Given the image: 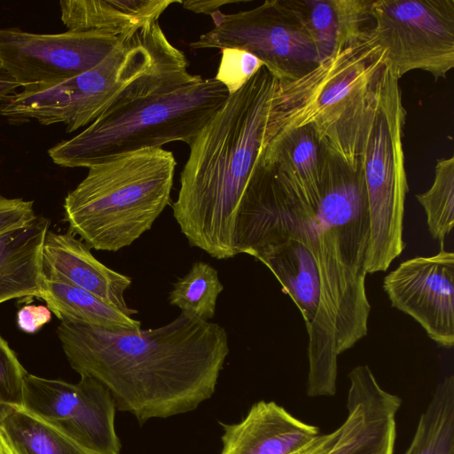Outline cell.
Returning <instances> with one entry per match:
<instances>
[{
	"mask_svg": "<svg viewBox=\"0 0 454 454\" xmlns=\"http://www.w3.org/2000/svg\"><path fill=\"white\" fill-rule=\"evenodd\" d=\"M214 27L193 50L236 48L258 58L278 80L294 79L319 62L316 45L288 0H267L250 10L210 14Z\"/></svg>",
	"mask_w": 454,
	"mask_h": 454,
	"instance_id": "cell-10",
	"label": "cell"
},
{
	"mask_svg": "<svg viewBox=\"0 0 454 454\" xmlns=\"http://www.w3.org/2000/svg\"><path fill=\"white\" fill-rule=\"evenodd\" d=\"M406 110L399 79L384 65L364 110L358 147L370 215V239L364 268L386 271L406 245L403 238L409 191L404 164Z\"/></svg>",
	"mask_w": 454,
	"mask_h": 454,
	"instance_id": "cell-7",
	"label": "cell"
},
{
	"mask_svg": "<svg viewBox=\"0 0 454 454\" xmlns=\"http://www.w3.org/2000/svg\"><path fill=\"white\" fill-rule=\"evenodd\" d=\"M43 300L59 319L107 329H140L141 323L81 287L45 278Z\"/></svg>",
	"mask_w": 454,
	"mask_h": 454,
	"instance_id": "cell-23",
	"label": "cell"
},
{
	"mask_svg": "<svg viewBox=\"0 0 454 454\" xmlns=\"http://www.w3.org/2000/svg\"><path fill=\"white\" fill-rule=\"evenodd\" d=\"M22 404L92 454H120L116 405L108 388L90 376L76 384L27 373Z\"/></svg>",
	"mask_w": 454,
	"mask_h": 454,
	"instance_id": "cell-12",
	"label": "cell"
},
{
	"mask_svg": "<svg viewBox=\"0 0 454 454\" xmlns=\"http://www.w3.org/2000/svg\"><path fill=\"white\" fill-rule=\"evenodd\" d=\"M176 166L171 152L148 148L88 168L64 200L68 231L96 250L130 246L170 203Z\"/></svg>",
	"mask_w": 454,
	"mask_h": 454,
	"instance_id": "cell-5",
	"label": "cell"
},
{
	"mask_svg": "<svg viewBox=\"0 0 454 454\" xmlns=\"http://www.w3.org/2000/svg\"><path fill=\"white\" fill-rule=\"evenodd\" d=\"M154 22L122 38L99 64L58 83L23 88L0 100V115L10 122L35 120L63 123L67 132L89 126L135 80L152 70L172 50Z\"/></svg>",
	"mask_w": 454,
	"mask_h": 454,
	"instance_id": "cell-8",
	"label": "cell"
},
{
	"mask_svg": "<svg viewBox=\"0 0 454 454\" xmlns=\"http://www.w3.org/2000/svg\"><path fill=\"white\" fill-rule=\"evenodd\" d=\"M393 307L413 317L436 344L454 345V254L403 262L383 282Z\"/></svg>",
	"mask_w": 454,
	"mask_h": 454,
	"instance_id": "cell-13",
	"label": "cell"
},
{
	"mask_svg": "<svg viewBox=\"0 0 454 454\" xmlns=\"http://www.w3.org/2000/svg\"><path fill=\"white\" fill-rule=\"evenodd\" d=\"M221 60L215 78L230 95L246 84L264 65L252 53L236 48L221 50Z\"/></svg>",
	"mask_w": 454,
	"mask_h": 454,
	"instance_id": "cell-27",
	"label": "cell"
},
{
	"mask_svg": "<svg viewBox=\"0 0 454 454\" xmlns=\"http://www.w3.org/2000/svg\"><path fill=\"white\" fill-rule=\"evenodd\" d=\"M317 214L355 286L365 292L370 215L362 173L329 155Z\"/></svg>",
	"mask_w": 454,
	"mask_h": 454,
	"instance_id": "cell-14",
	"label": "cell"
},
{
	"mask_svg": "<svg viewBox=\"0 0 454 454\" xmlns=\"http://www.w3.org/2000/svg\"><path fill=\"white\" fill-rule=\"evenodd\" d=\"M122 38L101 31L0 29V67L20 88L58 83L94 67Z\"/></svg>",
	"mask_w": 454,
	"mask_h": 454,
	"instance_id": "cell-11",
	"label": "cell"
},
{
	"mask_svg": "<svg viewBox=\"0 0 454 454\" xmlns=\"http://www.w3.org/2000/svg\"><path fill=\"white\" fill-rule=\"evenodd\" d=\"M340 434V427L328 434H320L309 444L294 454H326Z\"/></svg>",
	"mask_w": 454,
	"mask_h": 454,
	"instance_id": "cell-31",
	"label": "cell"
},
{
	"mask_svg": "<svg viewBox=\"0 0 454 454\" xmlns=\"http://www.w3.org/2000/svg\"><path fill=\"white\" fill-rule=\"evenodd\" d=\"M329 153L313 129L292 130L262 154L286 194L317 211Z\"/></svg>",
	"mask_w": 454,
	"mask_h": 454,
	"instance_id": "cell-18",
	"label": "cell"
},
{
	"mask_svg": "<svg viewBox=\"0 0 454 454\" xmlns=\"http://www.w3.org/2000/svg\"><path fill=\"white\" fill-rule=\"evenodd\" d=\"M348 377L347 417L326 454H394L401 398L385 390L368 365Z\"/></svg>",
	"mask_w": 454,
	"mask_h": 454,
	"instance_id": "cell-15",
	"label": "cell"
},
{
	"mask_svg": "<svg viewBox=\"0 0 454 454\" xmlns=\"http://www.w3.org/2000/svg\"><path fill=\"white\" fill-rule=\"evenodd\" d=\"M365 33L399 80L413 70L444 79L454 67V0H371Z\"/></svg>",
	"mask_w": 454,
	"mask_h": 454,
	"instance_id": "cell-9",
	"label": "cell"
},
{
	"mask_svg": "<svg viewBox=\"0 0 454 454\" xmlns=\"http://www.w3.org/2000/svg\"><path fill=\"white\" fill-rule=\"evenodd\" d=\"M19 85L0 67V100L14 92Z\"/></svg>",
	"mask_w": 454,
	"mask_h": 454,
	"instance_id": "cell-33",
	"label": "cell"
},
{
	"mask_svg": "<svg viewBox=\"0 0 454 454\" xmlns=\"http://www.w3.org/2000/svg\"><path fill=\"white\" fill-rule=\"evenodd\" d=\"M42 265L45 278L85 289L128 316L137 313L128 306L124 297L131 278L97 260L90 247L69 231H47Z\"/></svg>",
	"mask_w": 454,
	"mask_h": 454,
	"instance_id": "cell-16",
	"label": "cell"
},
{
	"mask_svg": "<svg viewBox=\"0 0 454 454\" xmlns=\"http://www.w3.org/2000/svg\"><path fill=\"white\" fill-rule=\"evenodd\" d=\"M276 77L263 66L231 94L189 145L173 215L190 246L216 259L234 250L237 211L265 146Z\"/></svg>",
	"mask_w": 454,
	"mask_h": 454,
	"instance_id": "cell-2",
	"label": "cell"
},
{
	"mask_svg": "<svg viewBox=\"0 0 454 454\" xmlns=\"http://www.w3.org/2000/svg\"><path fill=\"white\" fill-rule=\"evenodd\" d=\"M188 65L175 48L82 132L51 147V160L64 168H90L171 142L190 145L230 93L215 77L190 74Z\"/></svg>",
	"mask_w": 454,
	"mask_h": 454,
	"instance_id": "cell-3",
	"label": "cell"
},
{
	"mask_svg": "<svg viewBox=\"0 0 454 454\" xmlns=\"http://www.w3.org/2000/svg\"><path fill=\"white\" fill-rule=\"evenodd\" d=\"M27 373L16 353L0 335V403H22Z\"/></svg>",
	"mask_w": 454,
	"mask_h": 454,
	"instance_id": "cell-28",
	"label": "cell"
},
{
	"mask_svg": "<svg viewBox=\"0 0 454 454\" xmlns=\"http://www.w3.org/2000/svg\"><path fill=\"white\" fill-rule=\"evenodd\" d=\"M0 427L15 454H92L22 403H0Z\"/></svg>",
	"mask_w": 454,
	"mask_h": 454,
	"instance_id": "cell-22",
	"label": "cell"
},
{
	"mask_svg": "<svg viewBox=\"0 0 454 454\" xmlns=\"http://www.w3.org/2000/svg\"><path fill=\"white\" fill-rule=\"evenodd\" d=\"M223 290L217 270L204 262H196L189 272L174 284L168 300L171 305L204 321L213 318L217 298Z\"/></svg>",
	"mask_w": 454,
	"mask_h": 454,
	"instance_id": "cell-25",
	"label": "cell"
},
{
	"mask_svg": "<svg viewBox=\"0 0 454 454\" xmlns=\"http://www.w3.org/2000/svg\"><path fill=\"white\" fill-rule=\"evenodd\" d=\"M50 223L35 216L0 233V303L17 298H42V253Z\"/></svg>",
	"mask_w": 454,
	"mask_h": 454,
	"instance_id": "cell-19",
	"label": "cell"
},
{
	"mask_svg": "<svg viewBox=\"0 0 454 454\" xmlns=\"http://www.w3.org/2000/svg\"><path fill=\"white\" fill-rule=\"evenodd\" d=\"M182 0H62L60 18L69 31H101L129 37L157 22Z\"/></svg>",
	"mask_w": 454,
	"mask_h": 454,
	"instance_id": "cell-20",
	"label": "cell"
},
{
	"mask_svg": "<svg viewBox=\"0 0 454 454\" xmlns=\"http://www.w3.org/2000/svg\"><path fill=\"white\" fill-rule=\"evenodd\" d=\"M416 199L427 215V223L433 239L444 249V239L454 224V156L436 160L434 179L425 192Z\"/></svg>",
	"mask_w": 454,
	"mask_h": 454,
	"instance_id": "cell-26",
	"label": "cell"
},
{
	"mask_svg": "<svg viewBox=\"0 0 454 454\" xmlns=\"http://www.w3.org/2000/svg\"><path fill=\"white\" fill-rule=\"evenodd\" d=\"M310 35L320 61L361 39L371 0H288Z\"/></svg>",
	"mask_w": 454,
	"mask_h": 454,
	"instance_id": "cell-21",
	"label": "cell"
},
{
	"mask_svg": "<svg viewBox=\"0 0 454 454\" xmlns=\"http://www.w3.org/2000/svg\"><path fill=\"white\" fill-rule=\"evenodd\" d=\"M220 424V454H294L320 434L273 401L254 403L239 423Z\"/></svg>",
	"mask_w": 454,
	"mask_h": 454,
	"instance_id": "cell-17",
	"label": "cell"
},
{
	"mask_svg": "<svg viewBox=\"0 0 454 454\" xmlns=\"http://www.w3.org/2000/svg\"><path fill=\"white\" fill-rule=\"evenodd\" d=\"M57 334L81 376L104 384L116 409L143 424L194 411L215 391L227 333L189 313L153 329H107L61 319Z\"/></svg>",
	"mask_w": 454,
	"mask_h": 454,
	"instance_id": "cell-1",
	"label": "cell"
},
{
	"mask_svg": "<svg viewBox=\"0 0 454 454\" xmlns=\"http://www.w3.org/2000/svg\"><path fill=\"white\" fill-rule=\"evenodd\" d=\"M233 240L236 254H247L265 264L302 313L309 333L307 395H334L339 355L312 250L291 230L277 202L262 205L236 227Z\"/></svg>",
	"mask_w": 454,
	"mask_h": 454,
	"instance_id": "cell-6",
	"label": "cell"
},
{
	"mask_svg": "<svg viewBox=\"0 0 454 454\" xmlns=\"http://www.w3.org/2000/svg\"><path fill=\"white\" fill-rule=\"evenodd\" d=\"M240 1L237 0H187L183 1L184 8L190 10L196 13L211 14L216 10L225 4H236Z\"/></svg>",
	"mask_w": 454,
	"mask_h": 454,
	"instance_id": "cell-32",
	"label": "cell"
},
{
	"mask_svg": "<svg viewBox=\"0 0 454 454\" xmlns=\"http://www.w3.org/2000/svg\"><path fill=\"white\" fill-rule=\"evenodd\" d=\"M0 454H15L8 442L3 429L0 427Z\"/></svg>",
	"mask_w": 454,
	"mask_h": 454,
	"instance_id": "cell-34",
	"label": "cell"
},
{
	"mask_svg": "<svg viewBox=\"0 0 454 454\" xmlns=\"http://www.w3.org/2000/svg\"><path fill=\"white\" fill-rule=\"evenodd\" d=\"M51 319V311L47 306L25 305L17 312L18 327L24 333H35Z\"/></svg>",
	"mask_w": 454,
	"mask_h": 454,
	"instance_id": "cell-30",
	"label": "cell"
},
{
	"mask_svg": "<svg viewBox=\"0 0 454 454\" xmlns=\"http://www.w3.org/2000/svg\"><path fill=\"white\" fill-rule=\"evenodd\" d=\"M35 216L32 200L0 195V233L27 223Z\"/></svg>",
	"mask_w": 454,
	"mask_h": 454,
	"instance_id": "cell-29",
	"label": "cell"
},
{
	"mask_svg": "<svg viewBox=\"0 0 454 454\" xmlns=\"http://www.w3.org/2000/svg\"><path fill=\"white\" fill-rule=\"evenodd\" d=\"M404 454H454V376L436 386Z\"/></svg>",
	"mask_w": 454,
	"mask_h": 454,
	"instance_id": "cell-24",
	"label": "cell"
},
{
	"mask_svg": "<svg viewBox=\"0 0 454 454\" xmlns=\"http://www.w3.org/2000/svg\"><path fill=\"white\" fill-rule=\"evenodd\" d=\"M384 65V52L364 31L301 76L276 78L263 152L292 130L309 127L332 157L358 168L362 121Z\"/></svg>",
	"mask_w": 454,
	"mask_h": 454,
	"instance_id": "cell-4",
	"label": "cell"
}]
</instances>
